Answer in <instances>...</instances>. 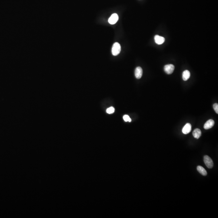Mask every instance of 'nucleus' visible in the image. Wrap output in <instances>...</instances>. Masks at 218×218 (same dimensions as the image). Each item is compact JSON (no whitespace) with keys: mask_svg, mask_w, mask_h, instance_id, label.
Masks as SVG:
<instances>
[{"mask_svg":"<svg viewBox=\"0 0 218 218\" xmlns=\"http://www.w3.org/2000/svg\"><path fill=\"white\" fill-rule=\"evenodd\" d=\"M121 51V46L120 44L118 42H115L114 44L112 46V55L114 56H116L120 53Z\"/></svg>","mask_w":218,"mask_h":218,"instance_id":"1","label":"nucleus"},{"mask_svg":"<svg viewBox=\"0 0 218 218\" xmlns=\"http://www.w3.org/2000/svg\"><path fill=\"white\" fill-rule=\"evenodd\" d=\"M197 169L199 172L202 175L206 176L207 175V172L206 171L203 167H201L200 166H198L197 168Z\"/></svg>","mask_w":218,"mask_h":218,"instance_id":"10","label":"nucleus"},{"mask_svg":"<svg viewBox=\"0 0 218 218\" xmlns=\"http://www.w3.org/2000/svg\"><path fill=\"white\" fill-rule=\"evenodd\" d=\"M214 109L215 110V112L218 114V103H215L213 105Z\"/></svg>","mask_w":218,"mask_h":218,"instance_id":"14","label":"nucleus"},{"mask_svg":"<svg viewBox=\"0 0 218 218\" xmlns=\"http://www.w3.org/2000/svg\"><path fill=\"white\" fill-rule=\"evenodd\" d=\"M215 124V122L213 120L210 119L207 121L204 125V128L206 130L210 129L213 127Z\"/></svg>","mask_w":218,"mask_h":218,"instance_id":"7","label":"nucleus"},{"mask_svg":"<svg viewBox=\"0 0 218 218\" xmlns=\"http://www.w3.org/2000/svg\"><path fill=\"white\" fill-rule=\"evenodd\" d=\"M135 76L137 79H140L141 78L143 75V70L141 67H138L135 69Z\"/></svg>","mask_w":218,"mask_h":218,"instance_id":"5","label":"nucleus"},{"mask_svg":"<svg viewBox=\"0 0 218 218\" xmlns=\"http://www.w3.org/2000/svg\"><path fill=\"white\" fill-rule=\"evenodd\" d=\"M192 130V126L190 123L186 124L182 129V132L184 134L189 133Z\"/></svg>","mask_w":218,"mask_h":218,"instance_id":"8","label":"nucleus"},{"mask_svg":"<svg viewBox=\"0 0 218 218\" xmlns=\"http://www.w3.org/2000/svg\"><path fill=\"white\" fill-rule=\"evenodd\" d=\"M118 16L117 14H113L109 19V23L110 24H115L118 20Z\"/></svg>","mask_w":218,"mask_h":218,"instance_id":"4","label":"nucleus"},{"mask_svg":"<svg viewBox=\"0 0 218 218\" xmlns=\"http://www.w3.org/2000/svg\"><path fill=\"white\" fill-rule=\"evenodd\" d=\"M154 40L155 43L158 45H162L165 42V38L160 36L156 35L154 37Z\"/></svg>","mask_w":218,"mask_h":218,"instance_id":"6","label":"nucleus"},{"mask_svg":"<svg viewBox=\"0 0 218 218\" xmlns=\"http://www.w3.org/2000/svg\"><path fill=\"white\" fill-rule=\"evenodd\" d=\"M123 119L125 122H131V119L127 115H124Z\"/></svg>","mask_w":218,"mask_h":218,"instance_id":"13","label":"nucleus"},{"mask_svg":"<svg viewBox=\"0 0 218 218\" xmlns=\"http://www.w3.org/2000/svg\"><path fill=\"white\" fill-rule=\"evenodd\" d=\"M175 70V66L172 64H168L165 65L164 70L167 74H172Z\"/></svg>","mask_w":218,"mask_h":218,"instance_id":"3","label":"nucleus"},{"mask_svg":"<svg viewBox=\"0 0 218 218\" xmlns=\"http://www.w3.org/2000/svg\"><path fill=\"white\" fill-rule=\"evenodd\" d=\"M201 131L200 129L198 128H196L195 129L193 132V137H195V138L198 139L201 136Z\"/></svg>","mask_w":218,"mask_h":218,"instance_id":"9","label":"nucleus"},{"mask_svg":"<svg viewBox=\"0 0 218 218\" xmlns=\"http://www.w3.org/2000/svg\"><path fill=\"white\" fill-rule=\"evenodd\" d=\"M205 164L208 168H212L213 167V162L212 159L208 155H205L204 158Z\"/></svg>","mask_w":218,"mask_h":218,"instance_id":"2","label":"nucleus"},{"mask_svg":"<svg viewBox=\"0 0 218 218\" xmlns=\"http://www.w3.org/2000/svg\"><path fill=\"white\" fill-rule=\"evenodd\" d=\"M114 111H115V109L113 107H109V108H107V110H106V112H107V113L109 114H113V113H114Z\"/></svg>","mask_w":218,"mask_h":218,"instance_id":"12","label":"nucleus"},{"mask_svg":"<svg viewBox=\"0 0 218 218\" xmlns=\"http://www.w3.org/2000/svg\"><path fill=\"white\" fill-rule=\"evenodd\" d=\"M190 77V71L187 70L184 71L183 73V79L184 81H186L188 80Z\"/></svg>","mask_w":218,"mask_h":218,"instance_id":"11","label":"nucleus"}]
</instances>
